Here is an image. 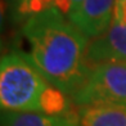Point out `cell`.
<instances>
[{
    "label": "cell",
    "mask_w": 126,
    "mask_h": 126,
    "mask_svg": "<svg viewBox=\"0 0 126 126\" xmlns=\"http://www.w3.org/2000/svg\"><path fill=\"white\" fill-rule=\"evenodd\" d=\"M82 1V0H70V4H71V10H73V9H75L76 7H77V5L80 4V3H81ZM71 10H70V12H71ZM68 14H70V13H68Z\"/></svg>",
    "instance_id": "9"
},
{
    "label": "cell",
    "mask_w": 126,
    "mask_h": 126,
    "mask_svg": "<svg viewBox=\"0 0 126 126\" xmlns=\"http://www.w3.org/2000/svg\"><path fill=\"white\" fill-rule=\"evenodd\" d=\"M72 100L77 106L126 107V63L106 62L90 67Z\"/></svg>",
    "instance_id": "3"
},
{
    "label": "cell",
    "mask_w": 126,
    "mask_h": 126,
    "mask_svg": "<svg viewBox=\"0 0 126 126\" xmlns=\"http://www.w3.org/2000/svg\"><path fill=\"white\" fill-rule=\"evenodd\" d=\"M86 61L90 67L106 62L126 63V28L112 22L103 33L90 39Z\"/></svg>",
    "instance_id": "5"
},
{
    "label": "cell",
    "mask_w": 126,
    "mask_h": 126,
    "mask_svg": "<svg viewBox=\"0 0 126 126\" xmlns=\"http://www.w3.org/2000/svg\"><path fill=\"white\" fill-rule=\"evenodd\" d=\"M27 57L45 80L62 94L72 96L86 79L89 37L58 8L31 16L23 26Z\"/></svg>",
    "instance_id": "1"
},
{
    "label": "cell",
    "mask_w": 126,
    "mask_h": 126,
    "mask_svg": "<svg viewBox=\"0 0 126 126\" xmlns=\"http://www.w3.org/2000/svg\"><path fill=\"white\" fill-rule=\"evenodd\" d=\"M113 22L126 28V0H116L113 12Z\"/></svg>",
    "instance_id": "8"
},
{
    "label": "cell",
    "mask_w": 126,
    "mask_h": 126,
    "mask_svg": "<svg viewBox=\"0 0 126 126\" xmlns=\"http://www.w3.org/2000/svg\"><path fill=\"white\" fill-rule=\"evenodd\" d=\"M80 126H126V107L84 106L77 113Z\"/></svg>",
    "instance_id": "7"
},
{
    "label": "cell",
    "mask_w": 126,
    "mask_h": 126,
    "mask_svg": "<svg viewBox=\"0 0 126 126\" xmlns=\"http://www.w3.org/2000/svg\"><path fill=\"white\" fill-rule=\"evenodd\" d=\"M1 126H80L77 117L43 112H3Z\"/></svg>",
    "instance_id": "6"
},
{
    "label": "cell",
    "mask_w": 126,
    "mask_h": 126,
    "mask_svg": "<svg viewBox=\"0 0 126 126\" xmlns=\"http://www.w3.org/2000/svg\"><path fill=\"white\" fill-rule=\"evenodd\" d=\"M116 0H82L67 17L89 39L103 33L113 22Z\"/></svg>",
    "instance_id": "4"
},
{
    "label": "cell",
    "mask_w": 126,
    "mask_h": 126,
    "mask_svg": "<svg viewBox=\"0 0 126 126\" xmlns=\"http://www.w3.org/2000/svg\"><path fill=\"white\" fill-rule=\"evenodd\" d=\"M59 90L33 66L27 54L9 53L0 62V106L3 112L59 114L64 108Z\"/></svg>",
    "instance_id": "2"
}]
</instances>
